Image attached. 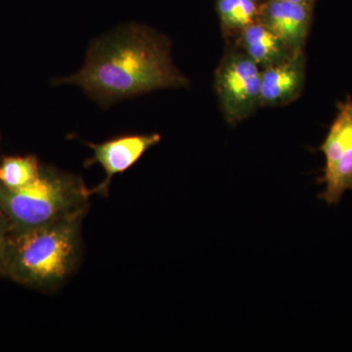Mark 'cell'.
Instances as JSON below:
<instances>
[{"label": "cell", "instance_id": "6", "mask_svg": "<svg viewBox=\"0 0 352 352\" xmlns=\"http://www.w3.org/2000/svg\"><path fill=\"white\" fill-rule=\"evenodd\" d=\"M161 140L159 133L122 134L99 144L87 142L94 156L85 161V168L99 164L105 171V179L94 189H90L91 196L98 194L107 197L113 176L129 170L148 150L159 144Z\"/></svg>", "mask_w": 352, "mask_h": 352}, {"label": "cell", "instance_id": "1", "mask_svg": "<svg viewBox=\"0 0 352 352\" xmlns=\"http://www.w3.org/2000/svg\"><path fill=\"white\" fill-rule=\"evenodd\" d=\"M64 83L78 85L103 109L154 90L189 87L171 59L168 36L138 24L92 41L83 68L53 82Z\"/></svg>", "mask_w": 352, "mask_h": 352}, {"label": "cell", "instance_id": "11", "mask_svg": "<svg viewBox=\"0 0 352 352\" xmlns=\"http://www.w3.org/2000/svg\"><path fill=\"white\" fill-rule=\"evenodd\" d=\"M38 157L28 156H6L0 163V184L9 190H17L34 182L41 173Z\"/></svg>", "mask_w": 352, "mask_h": 352}, {"label": "cell", "instance_id": "7", "mask_svg": "<svg viewBox=\"0 0 352 352\" xmlns=\"http://www.w3.org/2000/svg\"><path fill=\"white\" fill-rule=\"evenodd\" d=\"M314 17V6L289 0H265L261 3L258 22L276 34L289 50H302Z\"/></svg>", "mask_w": 352, "mask_h": 352}, {"label": "cell", "instance_id": "10", "mask_svg": "<svg viewBox=\"0 0 352 352\" xmlns=\"http://www.w3.org/2000/svg\"><path fill=\"white\" fill-rule=\"evenodd\" d=\"M261 3L259 0H217L222 31L226 34H240L250 25L258 22Z\"/></svg>", "mask_w": 352, "mask_h": 352}, {"label": "cell", "instance_id": "9", "mask_svg": "<svg viewBox=\"0 0 352 352\" xmlns=\"http://www.w3.org/2000/svg\"><path fill=\"white\" fill-rule=\"evenodd\" d=\"M239 41L243 52L263 69L283 63L294 53L276 34L261 22L243 30Z\"/></svg>", "mask_w": 352, "mask_h": 352}, {"label": "cell", "instance_id": "5", "mask_svg": "<svg viewBox=\"0 0 352 352\" xmlns=\"http://www.w3.org/2000/svg\"><path fill=\"white\" fill-rule=\"evenodd\" d=\"M338 113L319 147L325 157L319 183L325 185L318 196L329 206L338 205L346 191H352V99L337 104Z\"/></svg>", "mask_w": 352, "mask_h": 352}, {"label": "cell", "instance_id": "4", "mask_svg": "<svg viewBox=\"0 0 352 352\" xmlns=\"http://www.w3.org/2000/svg\"><path fill=\"white\" fill-rule=\"evenodd\" d=\"M214 89L226 122L237 126L261 107V69L243 51H231L215 71Z\"/></svg>", "mask_w": 352, "mask_h": 352}, {"label": "cell", "instance_id": "14", "mask_svg": "<svg viewBox=\"0 0 352 352\" xmlns=\"http://www.w3.org/2000/svg\"><path fill=\"white\" fill-rule=\"evenodd\" d=\"M0 139H1V135H0Z\"/></svg>", "mask_w": 352, "mask_h": 352}, {"label": "cell", "instance_id": "12", "mask_svg": "<svg viewBox=\"0 0 352 352\" xmlns=\"http://www.w3.org/2000/svg\"><path fill=\"white\" fill-rule=\"evenodd\" d=\"M9 237H10V234L7 230L4 222L0 219V276H2V271H3Z\"/></svg>", "mask_w": 352, "mask_h": 352}, {"label": "cell", "instance_id": "2", "mask_svg": "<svg viewBox=\"0 0 352 352\" xmlns=\"http://www.w3.org/2000/svg\"><path fill=\"white\" fill-rule=\"evenodd\" d=\"M82 217L10 235L2 276L41 289L63 283L78 263Z\"/></svg>", "mask_w": 352, "mask_h": 352}, {"label": "cell", "instance_id": "8", "mask_svg": "<svg viewBox=\"0 0 352 352\" xmlns=\"http://www.w3.org/2000/svg\"><path fill=\"white\" fill-rule=\"evenodd\" d=\"M307 57L296 51L283 63L261 71V107H281L300 98L305 88Z\"/></svg>", "mask_w": 352, "mask_h": 352}, {"label": "cell", "instance_id": "3", "mask_svg": "<svg viewBox=\"0 0 352 352\" xmlns=\"http://www.w3.org/2000/svg\"><path fill=\"white\" fill-rule=\"evenodd\" d=\"M90 196L82 178L43 166L38 177L23 188L9 190L0 184V219L13 235L83 217Z\"/></svg>", "mask_w": 352, "mask_h": 352}, {"label": "cell", "instance_id": "13", "mask_svg": "<svg viewBox=\"0 0 352 352\" xmlns=\"http://www.w3.org/2000/svg\"><path fill=\"white\" fill-rule=\"evenodd\" d=\"M289 1L295 2V3L305 4V6H314L316 0H289Z\"/></svg>", "mask_w": 352, "mask_h": 352}]
</instances>
